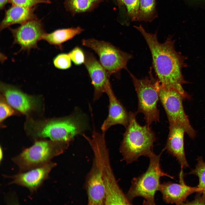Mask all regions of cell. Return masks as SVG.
I'll return each instance as SVG.
<instances>
[{
    "label": "cell",
    "mask_w": 205,
    "mask_h": 205,
    "mask_svg": "<svg viewBox=\"0 0 205 205\" xmlns=\"http://www.w3.org/2000/svg\"><path fill=\"white\" fill-rule=\"evenodd\" d=\"M56 165V163L50 161L27 172H20L16 175L9 176L13 180L10 183L26 187L30 192H34L48 178L50 171Z\"/></svg>",
    "instance_id": "obj_14"
},
{
    "label": "cell",
    "mask_w": 205,
    "mask_h": 205,
    "mask_svg": "<svg viewBox=\"0 0 205 205\" xmlns=\"http://www.w3.org/2000/svg\"><path fill=\"white\" fill-rule=\"evenodd\" d=\"M9 0H0V9L1 10L4 9L5 5L8 3Z\"/></svg>",
    "instance_id": "obj_29"
},
{
    "label": "cell",
    "mask_w": 205,
    "mask_h": 205,
    "mask_svg": "<svg viewBox=\"0 0 205 205\" xmlns=\"http://www.w3.org/2000/svg\"><path fill=\"white\" fill-rule=\"evenodd\" d=\"M71 60L68 53H60L56 56L53 60L55 67L60 69L65 70L71 66Z\"/></svg>",
    "instance_id": "obj_23"
},
{
    "label": "cell",
    "mask_w": 205,
    "mask_h": 205,
    "mask_svg": "<svg viewBox=\"0 0 205 205\" xmlns=\"http://www.w3.org/2000/svg\"><path fill=\"white\" fill-rule=\"evenodd\" d=\"M85 53V59L84 63L93 87V100L96 101L111 87L109 81L110 76L92 53L87 52Z\"/></svg>",
    "instance_id": "obj_13"
},
{
    "label": "cell",
    "mask_w": 205,
    "mask_h": 205,
    "mask_svg": "<svg viewBox=\"0 0 205 205\" xmlns=\"http://www.w3.org/2000/svg\"><path fill=\"white\" fill-rule=\"evenodd\" d=\"M68 147L52 140L37 141L12 160L18 166L20 172H24L49 162L54 157L63 153Z\"/></svg>",
    "instance_id": "obj_6"
},
{
    "label": "cell",
    "mask_w": 205,
    "mask_h": 205,
    "mask_svg": "<svg viewBox=\"0 0 205 205\" xmlns=\"http://www.w3.org/2000/svg\"><path fill=\"white\" fill-rule=\"evenodd\" d=\"M82 43L97 54L100 62L109 76L126 68L128 62L132 58L131 55L105 41L91 38L83 40Z\"/></svg>",
    "instance_id": "obj_9"
},
{
    "label": "cell",
    "mask_w": 205,
    "mask_h": 205,
    "mask_svg": "<svg viewBox=\"0 0 205 205\" xmlns=\"http://www.w3.org/2000/svg\"><path fill=\"white\" fill-rule=\"evenodd\" d=\"M126 6L128 15L133 20H138L140 0H120Z\"/></svg>",
    "instance_id": "obj_24"
},
{
    "label": "cell",
    "mask_w": 205,
    "mask_h": 205,
    "mask_svg": "<svg viewBox=\"0 0 205 205\" xmlns=\"http://www.w3.org/2000/svg\"><path fill=\"white\" fill-rule=\"evenodd\" d=\"M27 130L35 138H48L68 146L75 137L89 128L87 115L77 108L64 117L43 120H28Z\"/></svg>",
    "instance_id": "obj_2"
},
{
    "label": "cell",
    "mask_w": 205,
    "mask_h": 205,
    "mask_svg": "<svg viewBox=\"0 0 205 205\" xmlns=\"http://www.w3.org/2000/svg\"><path fill=\"white\" fill-rule=\"evenodd\" d=\"M195 168L192 170L189 174L195 175L198 178V187L200 189L199 193L205 196V162L202 157H199Z\"/></svg>",
    "instance_id": "obj_21"
},
{
    "label": "cell",
    "mask_w": 205,
    "mask_h": 205,
    "mask_svg": "<svg viewBox=\"0 0 205 205\" xmlns=\"http://www.w3.org/2000/svg\"><path fill=\"white\" fill-rule=\"evenodd\" d=\"M13 38V45L20 47L18 52L26 51L29 53L33 48L38 49V42L46 32L42 21L37 18L28 21L15 28H9Z\"/></svg>",
    "instance_id": "obj_10"
},
{
    "label": "cell",
    "mask_w": 205,
    "mask_h": 205,
    "mask_svg": "<svg viewBox=\"0 0 205 205\" xmlns=\"http://www.w3.org/2000/svg\"><path fill=\"white\" fill-rule=\"evenodd\" d=\"M0 91L8 103L13 108L28 115L38 108L40 100L26 94L13 85L1 82Z\"/></svg>",
    "instance_id": "obj_11"
},
{
    "label": "cell",
    "mask_w": 205,
    "mask_h": 205,
    "mask_svg": "<svg viewBox=\"0 0 205 205\" xmlns=\"http://www.w3.org/2000/svg\"><path fill=\"white\" fill-rule=\"evenodd\" d=\"M205 204V196H198L195 199L191 202H188L184 204Z\"/></svg>",
    "instance_id": "obj_28"
},
{
    "label": "cell",
    "mask_w": 205,
    "mask_h": 205,
    "mask_svg": "<svg viewBox=\"0 0 205 205\" xmlns=\"http://www.w3.org/2000/svg\"><path fill=\"white\" fill-rule=\"evenodd\" d=\"M96 0H67V5L73 11L76 12H85L93 5Z\"/></svg>",
    "instance_id": "obj_22"
},
{
    "label": "cell",
    "mask_w": 205,
    "mask_h": 205,
    "mask_svg": "<svg viewBox=\"0 0 205 205\" xmlns=\"http://www.w3.org/2000/svg\"><path fill=\"white\" fill-rule=\"evenodd\" d=\"M89 144L101 171L106 189L105 205H130L117 181L111 166L104 133L94 129L92 137L82 135Z\"/></svg>",
    "instance_id": "obj_3"
},
{
    "label": "cell",
    "mask_w": 205,
    "mask_h": 205,
    "mask_svg": "<svg viewBox=\"0 0 205 205\" xmlns=\"http://www.w3.org/2000/svg\"><path fill=\"white\" fill-rule=\"evenodd\" d=\"M8 3L12 5L32 8L40 3L50 4L51 2L50 0H9Z\"/></svg>",
    "instance_id": "obj_25"
},
{
    "label": "cell",
    "mask_w": 205,
    "mask_h": 205,
    "mask_svg": "<svg viewBox=\"0 0 205 205\" xmlns=\"http://www.w3.org/2000/svg\"><path fill=\"white\" fill-rule=\"evenodd\" d=\"M165 150L164 148L158 155L153 153L149 157V162L147 170L132 179L131 185L126 194L131 203L135 198L141 197L144 199L143 204H155V196L159 190L161 177L166 176L174 179L173 177L164 172L161 167V157Z\"/></svg>",
    "instance_id": "obj_5"
},
{
    "label": "cell",
    "mask_w": 205,
    "mask_h": 205,
    "mask_svg": "<svg viewBox=\"0 0 205 205\" xmlns=\"http://www.w3.org/2000/svg\"></svg>",
    "instance_id": "obj_31"
},
{
    "label": "cell",
    "mask_w": 205,
    "mask_h": 205,
    "mask_svg": "<svg viewBox=\"0 0 205 205\" xmlns=\"http://www.w3.org/2000/svg\"><path fill=\"white\" fill-rule=\"evenodd\" d=\"M71 61L76 65H79L84 63L85 53L82 49L76 46L68 53Z\"/></svg>",
    "instance_id": "obj_26"
},
{
    "label": "cell",
    "mask_w": 205,
    "mask_h": 205,
    "mask_svg": "<svg viewBox=\"0 0 205 205\" xmlns=\"http://www.w3.org/2000/svg\"><path fill=\"white\" fill-rule=\"evenodd\" d=\"M83 30L80 27L57 29L50 33L45 32L42 36L41 40L62 50L63 43L80 34Z\"/></svg>",
    "instance_id": "obj_19"
},
{
    "label": "cell",
    "mask_w": 205,
    "mask_h": 205,
    "mask_svg": "<svg viewBox=\"0 0 205 205\" xmlns=\"http://www.w3.org/2000/svg\"><path fill=\"white\" fill-rule=\"evenodd\" d=\"M157 87L159 99L166 113L169 125L176 124L181 127L190 138H194L196 132L184 111L183 103L185 99L183 96L175 89L162 86L158 81Z\"/></svg>",
    "instance_id": "obj_8"
},
{
    "label": "cell",
    "mask_w": 205,
    "mask_h": 205,
    "mask_svg": "<svg viewBox=\"0 0 205 205\" xmlns=\"http://www.w3.org/2000/svg\"><path fill=\"white\" fill-rule=\"evenodd\" d=\"M3 96L1 97L0 102V121L1 122L7 117L14 113L12 108L3 98Z\"/></svg>",
    "instance_id": "obj_27"
},
{
    "label": "cell",
    "mask_w": 205,
    "mask_h": 205,
    "mask_svg": "<svg viewBox=\"0 0 205 205\" xmlns=\"http://www.w3.org/2000/svg\"><path fill=\"white\" fill-rule=\"evenodd\" d=\"M182 171L180 174L179 184L168 181L160 184L159 191L161 193L163 200L167 204H184L187 197L200 191L198 186L194 187L184 182Z\"/></svg>",
    "instance_id": "obj_15"
},
{
    "label": "cell",
    "mask_w": 205,
    "mask_h": 205,
    "mask_svg": "<svg viewBox=\"0 0 205 205\" xmlns=\"http://www.w3.org/2000/svg\"><path fill=\"white\" fill-rule=\"evenodd\" d=\"M169 130L165 149L175 157L182 169L189 167L184 147V129L176 124L169 125Z\"/></svg>",
    "instance_id": "obj_17"
},
{
    "label": "cell",
    "mask_w": 205,
    "mask_h": 205,
    "mask_svg": "<svg viewBox=\"0 0 205 205\" xmlns=\"http://www.w3.org/2000/svg\"><path fill=\"white\" fill-rule=\"evenodd\" d=\"M155 12V0H140L138 20L148 21L153 19Z\"/></svg>",
    "instance_id": "obj_20"
},
{
    "label": "cell",
    "mask_w": 205,
    "mask_h": 205,
    "mask_svg": "<svg viewBox=\"0 0 205 205\" xmlns=\"http://www.w3.org/2000/svg\"><path fill=\"white\" fill-rule=\"evenodd\" d=\"M85 187L88 204L105 205L106 187L99 165L94 157L91 168L86 178Z\"/></svg>",
    "instance_id": "obj_12"
},
{
    "label": "cell",
    "mask_w": 205,
    "mask_h": 205,
    "mask_svg": "<svg viewBox=\"0 0 205 205\" xmlns=\"http://www.w3.org/2000/svg\"><path fill=\"white\" fill-rule=\"evenodd\" d=\"M0 160L1 162V160H2L3 157V150L0 147Z\"/></svg>",
    "instance_id": "obj_30"
},
{
    "label": "cell",
    "mask_w": 205,
    "mask_h": 205,
    "mask_svg": "<svg viewBox=\"0 0 205 205\" xmlns=\"http://www.w3.org/2000/svg\"><path fill=\"white\" fill-rule=\"evenodd\" d=\"M134 27L142 34L151 52L153 66L160 84L169 89L179 91L185 99L191 97L184 90L183 85L186 83L181 70L185 66L184 57L177 52L174 47V42L171 36L161 43L157 39V32H147L141 25Z\"/></svg>",
    "instance_id": "obj_1"
},
{
    "label": "cell",
    "mask_w": 205,
    "mask_h": 205,
    "mask_svg": "<svg viewBox=\"0 0 205 205\" xmlns=\"http://www.w3.org/2000/svg\"><path fill=\"white\" fill-rule=\"evenodd\" d=\"M109 99L108 112L101 125V129L104 133L112 126L120 124L126 128L129 120L128 113L114 95L111 87L105 93Z\"/></svg>",
    "instance_id": "obj_16"
},
{
    "label": "cell",
    "mask_w": 205,
    "mask_h": 205,
    "mask_svg": "<svg viewBox=\"0 0 205 205\" xmlns=\"http://www.w3.org/2000/svg\"><path fill=\"white\" fill-rule=\"evenodd\" d=\"M130 74L138 97L137 113L144 115L146 124L149 126L153 122H159V111L157 104L159 97L157 81L149 77L139 79Z\"/></svg>",
    "instance_id": "obj_7"
},
{
    "label": "cell",
    "mask_w": 205,
    "mask_h": 205,
    "mask_svg": "<svg viewBox=\"0 0 205 205\" xmlns=\"http://www.w3.org/2000/svg\"><path fill=\"white\" fill-rule=\"evenodd\" d=\"M37 6L32 8L12 5L5 11L4 17L0 24V31L15 24H23L37 18L34 13Z\"/></svg>",
    "instance_id": "obj_18"
},
{
    "label": "cell",
    "mask_w": 205,
    "mask_h": 205,
    "mask_svg": "<svg viewBox=\"0 0 205 205\" xmlns=\"http://www.w3.org/2000/svg\"><path fill=\"white\" fill-rule=\"evenodd\" d=\"M137 113L129 112L128 124L119 148L122 160L127 164L136 161L141 156L149 157L154 153L155 135L150 126L146 124L142 126L138 123L136 118Z\"/></svg>",
    "instance_id": "obj_4"
}]
</instances>
